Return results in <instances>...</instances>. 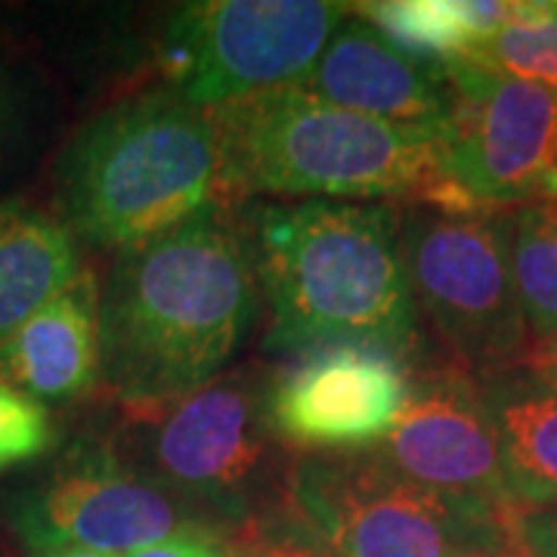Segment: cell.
<instances>
[{"label": "cell", "mask_w": 557, "mask_h": 557, "mask_svg": "<svg viewBox=\"0 0 557 557\" xmlns=\"http://www.w3.org/2000/svg\"><path fill=\"white\" fill-rule=\"evenodd\" d=\"M461 62L557 90V0H520L518 16Z\"/></svg>", "instance_id": "d6986e66"}, {"label": "cell", "mask_w": 557, "mask_h": 557, "mask_svg": "<svg viewBox=\"0 0 557 557\" xmlns=\"http://www.w3.org/2000/svg\"><path fill=\"white\" fill-rule=\"evenodd\" d=\"M25 557H106L65 542H25Z\"/></svg>", "instance_id": "d4e9b609"}, {"label": "cell", "mask_w": 557, "mask_h": 557, "mask_svg": "<svg viewBox=\"0 0 557 557\" xmlns=\"http://www.w3.org/2000/svg\"><path fill=\"white\" fill-rule=\"evenodd\" d=\"M208 112L218 131L223 208L255 196H307L480 211L446 177L434 131L366 119L300 87L260 90Z\"/></svg>", "instance_id": "3957f363"}, {"label": "cell", "mask_w": 557, "mask_h": 557, "mask_svg": "<svg viewBox=\"0 0 557 557\" xmlns=\"http://www.w3.org/2000/svg\"><path fill=\"white\" fill-rule=\"evenodd\" d=\"M505 245L533 347L557 332V199L508 208Z\"/></svg>", "instance_id": "ac0fdd59"}, {"label": "cell", "mask_w": 557, "mask_h": 557, "mask_svg": "<svg viewBox=\"0 0 557 557\" xmlns=\"http://www.w3.org/2000/svg\"><path fill=\"white\" fill-rule=\"evenodd\" d=\"M78 273V245L60 218L0 205V344Z\"/></svg>", "instance_id": "2e32d148"}, {"label": "cell", "mask_w": 557, "mask_h": 557, "mask_svg": "<svg viewBox=\"0 0 557 557\" xmlns=\"http://www.w3.org/2000/svg\"><path fill=\"white\" fill-rule=\"evenodd\" d=\"M211 208L119 255L100 292L102 384L127 412L159 409L218 379L258 310L239 230Z\"/></svg>", "instance_id": "6da1fadb"}, {"label": "cell", "mask_w": 557, "mask_h": 557, "mask_svg": "<svg viewBox=\"0 0 557 557\" xmlns=\"http://www.w3.org/2000/svg\"><path fill=\"white\" fill-rule=\"evenodd\" d=\"M124 557H233V545L220 533L201 530V533H183V536L168 539L159 545L139 548L134 555Z\"/></svg>", "instance_id": "603a6c76"}, {"label": "cell", "mask_w": 557, "mask_h": 557, "mask_svg": "<svg viewBox=\"0 0 557 557\" xmlns=\"http://www.w3.org/2000/svg\"><path fill=\"white\" fill-rule=\"evenodd\" d=\"M372 453L418 486L515 508L480 379L453 362L418 369L394 431Z\"/></svg>", "instance_id": "8fae6325"}, {"label": "cell", "mask_w": 557, "mask_h": 557, "mask_svg": "<svg viewBox=\"0 0 557 557\" xmlns=\"http://www.w3.org/2000/svg\"><path fill=\"white\" fill-rule=\"evenodd\" d=\"M530 359H557V332L555 335H548L545 341L533 344V347H530V357H527V362H530Z\"/></svg>", "instance_id": "4316f807"}, {"label": "cell", "mask_w": 557, "mask_h": 557, "mask_svg": "<svg viewBox=\"0 0 557 557\" xmlns=\"http://www.w3.org/2000/svg\"><path fill=\"white\" fill-rule=\"evenodd\" d=\"M523 366H530L539 379L545 381V384H552L557 391V359H530V362H523Z\"/></svg>", "instance_id": "484cf974"}, {"label": "cell", "mask_w": 557, "mask_h": 557, "mask_svg": "<svg viewBox=\"0 0 557 557\" xmlns=\"http://www.w3.org/2000/svg\"><path fill=\"white\" fill-rule=\"evenodd\" d=\"M515 508L557 502V391L530 366L480 379Z\"/></svg>", "instance_id": "9a60e30c"}, {"label": "cell", "mask_w": 557, "mask_h": 557, "mask_svg": "<svg viewBox=\"0 0 557 557\" xmlns=\"http://www.w3.org/2000/svg\"><path fill=\"white\" fill-rule=\"evenodd\" d=\"M218 177L211 112L152 90L81 127L57 168V199L72 236L124 255L223 208Z\"/></svg>", "instance_id": "277c9868"}, {"label": "cell", "mask_w": 557, "mask_h": 557, "mask_svg": "<svg viewBox=\"0 0 557 557\" xmlns=\"http://www.w3.org/2000/svg\"><path fill=\"white\" fill-rule=\"evenodd\" d=\"M298 87L366 119L434 134L443 131L449 115V84L443 69L399 53L375 25L354 16V10Z\"/></svg>", "instance_id": "4fadbf2b"}, {"label": "cell", "mask_w": 557, "mask_h": 557, "mask_svg": "<svg viewBox=\"0 0 557 557\" xmlns=\"http://www.w3.org/2000/svg\"><path fill=\"white\" fill-rule=\"evenodd\" d=\"M230 542L248 557H332L325 555L307 533H300L288 518L263 523V527H255V530H245Z\"/></svg>", "instance_id": "44dd1931"}, {"label": "cell", "mask_w": 557, "mask_h": 557, "mask_svg": "<svg viewBox=\"0 0 557 557\" xmlns=\"http://www.w3.org/2000/svg\"><path fill=\"white\" fill-rule=\"evenodd\" d=\"M511 515L418 486L372 449L300 453L285 493V518L332 557H458Z\"/></svg>", "instance_id": "8992f818"}, {"label": "cell", "mask_w": 557, "mask_h": 557, "mask_svg": "<svg viewBox=\"0 0 557 557\" xmlns=\"http://www.w3.org/2000/svg\"><path fill=\"white\" fill-rule=\"evenodd\" d=\"M16 530L22 542H65L97 555L124 557L211 527L121 458L84 456L22 502Z\"/></svg>", "instance_id": "7c38bea8"}, {"label": "cell", "mask_w": 557, "mask_h": 557, "mask_svg": "<svg viewBox=\"0 0 557 557\" xmlns=\"http://www.w3.org/2000/svg\"><path fill=\"white\" fill-rule=\"evenodd\" d=\"M347 16L350 3L332 0L186 3L168 28L164 69L199 109L298 87Z\"/></svg>", "instance_id": "ba28073f"}, {"label": "cell", "mask_w": 557, "mask_h": 557, "mask_svg": "<svg viewBox=\"0 0 557 557\" xmlns=\"http://www.w3.org/2000/svg\"><path fill=\"white\" fill-rule=\"evenodd\" d=\"M399 251L418 319H428L453 366L486 379L527 362L505 211L399 208Z\"/></svg>", "instance_id": "52a82bcc"}, {"label": "cell", "mask_w": 557, "mask_h": 557, "mask_svg": "<svg viewBox=\"0 0 557 557\" xmlns=\"http://www.w3.org/2000/svg\"><path fill=\"white\" fill-rule=\"evenodd\" d=\"M520 0H372L350 3L399 53L443 69L468 60L483 40L518 16Z\"/></svg>", "instance_id": "e0dca14e"}, {"label": "cell", "mask_w": 557, "mask_h": 557, "mask_svg": "<svg viewBox=\"0 0 557 557\" xmlns=\"http://www.w3.org/2000/svg\"><path fill=\"white\" fill-rule=\"evenodd\" d=\"M0 375L40 406L78 399L102 384L100 285L90 270L81 267L0 344Z\"/></svg>", "instance_id": "5bb4252c"}, {"label": "cell", "mask_w": 557, "mask_h": 557, "mask_svg": "<svg viewBox=\"0 0 557 557\" xmlns=\"http://www.w3.org/2000/svg\"><path fill=\"white\" fill-rule=\"evenodd\" d=\"M515 533L536 557H557V502L515 508Z\"/></svg>", "instance_id": "7402d4cb"}, {"label": "cell", "mask_w": 557, "mask_h": 557, "mask_svg": "<svg viewBox=\"0 0 557 557\" xmlns=\"http://www.w3.org/2000/svg\"><path fill=\"white\" fill-rule=\"evenodd\" d=\"M230 545H233V542H230ZM233 557H248V555H245L242 548H236V545H233Z\"/></svg>", "instance_id": "83f0119b"}, {"label": "cell", "mask_w": 557, "mask_h": 557, "mask_svg": "<svg viewBox=\"0 0 557 557\" xmlns=\"http://www.w3.org/2000/svg\"><path fill=\"white\" fill-rule=\"evenodd\" d=\"M458 557H536L515 533V523L508 520L505 527H498L496 533L474 542L471 548H465Z\"/></svg>", "instance_id": "cb8c5ba5"}, {"label": "cell", "mask_w": 557, "mask_h": 557, "mask_svg": "<svg viewBox=\"0 0 557 557\" xmlns=\"http://www.w3.org/2000/svg\"><path fill=\"white\" fill-rule=\"evenodd\" d=\"M267 375L251 366L218 375L189 397L134 412L131 471L233 539L285 518L292 449L263 412Z\"/></svg>", "instance_id": "5b68a950"}, {"label": "cell", "mask_w": 557, "mask_h": 557, "mask_svg": "<svg viewBox=\"0 0 557 557\" xmlns=\"http://www.w3.org/2000/svg\"><path fill=\"white\" fill-rule=\"evenodd\" d=\"M53 440L57 431L47 406L25 397L20 387L0 375V471L50 453Z\"/></svg>", "instance_id": "ffe728a7"}, {"label": "cell", "mask_w": 557, "mask_h": 557, "mask_svg": "<svg viewBox=\"0 0 557 557\" xmlns=\"http://www.w3.org/2000/svg\"><path fill=\"white\" fill-rule=\"evenodd\" d=\"M409 384V362L394 354L335 344L304 350L267 375L263 412L288 449L357 453L394 431Z\"/></svg>", "instance_id": "30bf717a"}, {"label": "cell", "mask_w": 557, "mask_h": 557, "mask_svg": "<svg viewBox=\"0 0 557 557\" xmlns=\"http://www.w3.org/2000/svg\"><path fill=\"white\" fill-rule=\"evenodd\" d=\"M449 115L440 131L446 177L480 211L557 199V90L474 62L443 65Z\"/></svg>", "instance_id": "9c48e42d"}, {"label": "cell", "mask_w": 557, "mask_h": 557, "mask_svg": "<svg viewBox=\"0 0 557 557\" xmlns=\"http://www.w3.org/2000/svg\"><path fill=\"white\" fill-rule=\"evenodd\" d=\"M245 242L270 307L267 350L354 344L416 359L421 319L399 251L397 205L260 201Z\"/></svg>", "instance_id": "7a4b0ae2"}]
</instances>
